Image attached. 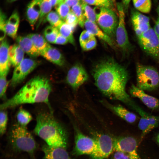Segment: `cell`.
<instances>
[{"instance_id":"11a10c76","label":"cell","mask_w":159,"mask_h":159,"mask_svg":"<svg viewBox=\"0 0 159 159\" xmlns=\"http://www.w3.org/2000/svg\"><path fill=\"white\" fill-rule=\"evenodd\" d=\"M112 2L115 4V0H110Z\"/></svg>"},{"instance_id":"4316f807","label":"cell","mask_w":159,"mask_h":159,"mask_svg":"<svg viewBox=\"0 0 159 159\" xmlns=\"http://www.w3.org/2000/svg\"><path fill=\"white\" fill-rule=\"evenodd\" d=\"M57 29L59 33L66 38L69 42L75 45V40L73 34L74 30L70 25L64 22Z\"/></svg>"},{"instance_id":"816d5d0a","label":"cell","mask_w":159,"mask_h":159,"mask_svg":"<svg viewBox=\"0 0 159 159\" xmlns=\"http://www.w3.org/2000/svg\"><path fill=\"white\" fill-rule=\"evenodd\" d=\"M64 0H58V4L62 3V2H64Z\"/></svg>"},{"instance_id":"db71d44e","label":"cell","mask_w":159,"mask_h":159,"mask_svg":"<svg viewBox=\"0 0 159 159\" xmlns=\"http://www.w3.org/2000/svg\"><path fill=\"white\" fill-rule=\"evenodd\" d=\"M157 140L158 143L159 144V134H158L157 136Z\"/></svg>"},{"instance_id":"8d00e7d4","label":"cell","mask_w":159,"mask_h":159,"mask_svg":"<svg viewBox=\"0 0 159 159\" xmlns=\"http://www.w3.org/2000/svg\"><path fill=\"white\" fill-rule=\"evenodd\" d=\"M0 113V133L3 135L6 129L8 116L7 112L4 110H1Z\"/></svg>"},{"instance_id":"83f0119b","label":"cell","mask_w":159,"mask_h":159,"mask_svg":"<svg viewBox=\"0 0 159 159\" xmlns=\"http://www.w3.org/2000/svg\"><path fill=\"white\" fill-rule=\"evenodd\" d=\"M52 8L49 0H42L39 16L36 26L37 29L44 21L45 18L47 15L51 11Z\"/></svg>"},{"instance_id":"5b68a950","label":"cell","mask_w":159,"mask_h":159,"mask_svg":"<svg viewBox=\"0 0 159 159\" xmlns=\"http://www.w3.org/2000/svg\"><path fill=\"white\" fill-rule=\"evenodd\" d=\"M136 86L144 90L151 91L159 87V73L154 67L137 64L136 66Z\"/></svg>"},{"instance_id":"7bdbcfd3","label":"cell","mask_w":159,"mask_h":159,"mask_svg":"<svg viewBox=\"0 0 159 159\" xmlns=\"http://www.w3.org/2000/svg\"><path fill=\"white\" fill-rule=\"evenodd\" d=\"M97 44V41L95 37L89 42L81 46L82 48L84 51H88L95 48Z\"/></svg>"},{"instance_id":"7402d4cb","label":"cell","mask_w":159,"mask_h":159,"mask_svg":"<svg viewBox=\"0 0 159 159\" xmlns=\"http://www.w3.org/2000/svg\"><path fill=\"white\" fill-rule=\"evenodd\" d=\"M17 44L24 52L31 57H36L40 55V52L34 45L32 40L27 36H19L16 38Z\"/></svg>"},{"instance_id":"6f0895ef","label":"cell","mask_w":159,"mask_h":159,"mask_svg":"<svg viewBox=\"0 0 159 159\" xmlns=\"http://www.w3.org/2000/svg\"><path fill=\"white\" fill-rule=\"evenodd\" d=\"M158 0H155V1H158Z\"/></svg>"},{"instance_id":"7c38bea8","label":"cell","mask_w":159,"mask_h":159,"mask_svg":"<svg viewBox=\"0 0 159 159\" xmlns=\"http://www.w3.org/2000/svg\"><path fill=\"white\" fill-rule=\"evenodd\" d=\"M39 64L40 62L37 60L29 58L24 59L15 68L10 81L11 86L14 87L21 82Z\"/></svg>"},{"instance_id":"74e56055","label":"cell","mask_w":159,"mask_h":159,"mask_svg":"<svg viewBox=\"0 0 159 159\" xmlns=\"http://www.w3.org/2000/svg\"><path fill=\"white\" fill-rule=\"evenodd\" d=\"M7 19L5 13L1 10L0 13V41L4 39L6 34L5 26Z\"/></svg>"},{"instance_id":"9c48e42d","label":"cell","mask_w":159,"mask_h":159,"mask_svg":"<svg viewBox=\"0 0 159 159\" xmlns=\"http://www.w3.org/2000/svg\"><path fill=\"white\" fill-rule=\"evenodd\" d=\"M74 145L72 155L79 156L83 155L90 156L93 153L96 146L95 139L85 135L75 125H73Z\"/></svg>"},{"instance_id":"c3c4849f","label":"cell","mask_w":159,"mask_h":159,"mask_svg":"<svg viewBox=\"0 0 159 159\" xmlns=\"http://www.w3.org/2000/svg\"><path fill=\"white\" fill-rule=\"evenodd\" d=\"M153 29L156 34L159 36V16L156 22Z\"/></svg>"},{"instance_id":"ac0fdd59","label":"cell","mask_w":159,"mask_h":159,"mask_svg":"<svg viewBox=\"0 0 159 159\" xmlns=\"http://www.w3.org/2000/svg\"><path fill=\"white\" fill-rule=\"evenodd\" d=\"M0 42V76H6L11 64L8 55L9 47L6 39H4Z\"/></svg>"},{"instance_id":"f546056e","label":"cell","mask_w":159,"mask_h":159,"mask_svg":"<svg viewBox=\"0 0 159 159\" xmlns=\"http://www.w3.org/2000/svg\"><path fill=\"white\" fill-rule=\"evenodd\" d=\"M16 118L18 124L26 127L32 120V117L28 111L23 108H21L17 113Z\"/></svg>"},{"instance_id":"5bb4252c","label":"cell","mask_w":159,"mask_h":159,"mask_svg":"<svg viewBox=\"0 0 159 159\" xmlns=\"http://www.w3.org/2000/svg\"><path fill=\"white\" fill-rule=\"evenodd\" d=\"M131 19L134 30L138 38L151 28L149 18L136 10H132Z\"/></svg>"},{"instance_id":"f5cc1de1","label":"cell","mask_w":159,"mask_h":159,"mask_svg":"<svg viewBox=\"0 0 159 159\" xmlns=\"http://www.w3.org/2000/svg\"><path fill=\"white\" fill-rule=\"evenodd\" d=\"M18 0H7V1L9 2H12Z\"/></svg>"},{"instance_id":"1f68e13d","label":"cell","mask_w":159,"mask_h":159,"mask_svg":"<svg viewBox=\"0 0 159 159\" xmlns=\"http://www.w3.org/2000/svg\"><path fill=\"white\" fill-rule=\"evenodd\" d=\"M51 26L58 28L64 22L56 11H51L46 16L45 20Z\"/></svg>"},{"instance_id":"f1b7e54d","label":"cell","mask_w":159,"mask_h":159,"mask_svg":"<svg viewBox=\"0 0 159 159\" xmlns=\"http://www.w3.org/2000/svg\"><path fill=\"white\" fill-rule=\"evenodd\" d=\"M133 4L136 9L145 13L150 12L151 9V0H132Z\"/></svg>"},{"instance_id":"ee69618b","label":"cell","mask_w":159,"mask_h":159,"mask_svg":"<svg viewBox=\"0 0 159 159\" xmlns=\"http://www.w3.org/2000/svg\"><path fill=\"white\" fill-rule=\"evenodd\" d=\"M110 157V159H130L125 153L118 151H114Z\"/></svg>"},{"instance_id":"603a6c76","label":"cell","mask_w":159,"mask_h":159,"mask_svg":"<svg viewBox=\"0 0 159 159\" xmlns=\"http://www.w3.org/2000/svg\"><path fill=\"white\" fill-rule=\"evenodd\" d=\"M20 18L18 12L15 11L7 19L5 29L6 34L13 39H16L18 31Z\"/></svg>"},{"instance_id":"9f6ffc18","label":"cell","mask_w":159,"mask_h":159,"mask_svg":"<svg viewBox=\"0 0 159 159\" xmlns=\"http://www.w3.org/2000/svg\"><path fill=\"white\" fill-rule=\"evenodd\" d=\"M157 60H158V62L159 63V57L158 58V59H157Z\"/></svg>"},{"instance_id":"277c9868","label":"cell","mask_w":159,"mask_h":159,"mask_svg":"<svg viewBox=\"0 0 159 159\" xmlns=\"http://www.w3.org/2000/svg\"><path fill=\"white\" fill-rule=\"evenodd\" d=\"M9 138L12 148L17 152H26L32 155L37 149V143L32 135L26 127L18 123L12 126Z\"/></svg>"},{"instance_id":"ffe728a7","label":"cell","mask_w":159,"mask_h":159,"mask_svg":"<svg viewBox=\"0 0 159 159\" xmlns=\"http://www.w3.org/2000/svg\"><path fill=\"white\" fill-rule=\"evenodd\" d=\"M40 55L48 61L59 66L65 63L64 58L60 52L50 44L42 51Z\"/></svg>"},{"instance_id":"7a4b0ae2","label":"cell","mask_w":159,"mask_h":159,"mask_svg":"<svg viewBox=\"0 0 159 159\" xmlns=\"http://www.w3.org/2000/svg\"><path fill=\"white\" fill-rule=\"evenodd\" d=\"M52 90L47 78L37 76L31 79L11 98L0 105L1 110L24 104L44 102L49 104V97Z\"/></svg>"},{"instance_id":"484cf974","label":"cell","mask_w":159,"mask_h":159,"mask_svg":"<svg viewBox=\"0 0 159 159\" xmlns=\"http://www.w3.org/2000/svg\"><path fill=\"white\" fill-rule=\"evenodd\" d=\"M27 36L30 38L35 47L40 53L49 45L45 38L40 34L32 33Z\"/></svg>"},{"instance_id":"e575fe53","label":"cell","mask_w":159,"mask_h":159,"mask_svg":"<svg viewBox=\"0 0 159 159\" xmlns=\"http://www.w3.org/2000/svg\"><path fill=\"white\" fill-rule=\"evenodd\" d=\"M85 3L99 7H104L113 9L114 4L110 0H82Z\"/></svg>"},{"instance_id":"681fc988","label":"cell","mask_w":159,"mask_h":159,"mask_svg":"<svg viewBox=\"0 0 159 159\" xmlns=\"http://www.w3.org/2000/svg\"><path fill=\"white\" fill-rule=\"evenodd\" d=\"M52 7H55L58 4V0H49Z\"/></svg>"},{"instance_id":"e0dca14e","label":"cell","mask_w":159,"mask_h":159,"mask_svg":"<svg viewBox=\"0 0 159 159\" xmlns=\"http://www.w3.org/2000/svg\"><path fill=\"white\" fill-rule=\"evenodd\" d=\"M44 159H74L69 155L66 149L51 147L45 144L42 147Z\"/></svg>"},{"instance_id":"b9f144b4","label":"cell","mask_w":159,"mask_h":159,"mask_svg":"<svg viewBox=\"0 0 159 159\" xmlns=\"http://www.w3.org/2000/svg\"><path fill=\"white\" fill-rule=\"evenodd\" d=\"M0 96L3 98L5 96V92L9 83L6 76H0Z\"/></svg>"},{"instance_id":"f6af8a7d","label":"cell","mask_w":159,"mask_h":159,"mask_svg":"<svg viewBox=\"0 0 159 159\" xmlns=\"http://www.w3.org/2000/svg\"><path fill=\"white\" fill-rule=\"evenodd\" d=\"M69 42L68 39L60 33L58 34L54 44L60 45H64Z\"/></svg>"},{"instance_id":"4fadbf2b","label":"cell","mask_w":159,"mask_h":159,"mask_svg":"<svg viewBox=\"0 0 159 159\" xmlns=\"http://www.w3.org/2000/svg\"><path fill=\"white\" fill-rule=\"evenodd\" d=\"M88 74L84 67L77 63L69 70L66 77L67 84L74 90L78 89L88 80Z\"/></svg>"},{"instance_id":"d6a6232c","label":"cell","mask_w":159,"mask_h":159,"mask_svg":"<svg viewBox=\"0 0 159 159\" xmlns=\"http://www.w3.org/2000/svg\"><path fill=\"white\" fill-rule=\"evenodd\" d=\"M81 4L84 15L86 19L97 24L96 14L94 9H92L88 4L82 1Z\"/></svg>"},{"instance_id":"7dc6e473","label":"cell","mask_w":159,"mask_h":159,"mask_svg":"<svg viewBox=\"0 0 159 159\" xmlns=\"http://www.w3.org/2000/svg\"><path fill=\"white\" fill-rule=\"evenodd\" d=\"M130 1L131 0H122V3L125 12H127V11Z\"/></svg>"},{"instance_id":"d6986e66","label":"cell","mask_w":159,"mask_h":159,"mask_svg":"<svg viewBox=\"0 0 159 159\" xmlns=\"http://www.w3.org/2000/svg\"><path fill=\"white\" fill-rule=\"evenodd\" d=\"M42 1L32 0L27 5L26 16L32 29H34L35 24L39 19Z\"/></svg>"},{"instance_id":"d590c367","label":"cell","mask_w":159,"mask_h":159,"mask_svg":"<svg viewBox=\"0 0 159 159\" xmlns=\"http://www.w3.org/2000/svg\"><path fill=\"white\" fill-rule=\"evenodd\" d=\"M55 7L56 11L63 20H65L71 11L70 7L64 2L58 4Z\"/></svg>"},{"instance_id":"52a82bcc","label":"cell","mask_w":159,"mask_h":159,"mask_svg":"<svg viewBox=\"0 0 159 159\" xmlns=\"http://www.w3.org/2000/svg\"><path fill=\"white\" fill-rule=\"evenodd\" d=\"M116 6L118 13V22L115 32L116 42L124 54L130 53L133 49L129 39L125 26V11L122 3H117Z\"/></svg>"},{"instance_id":"f35d334b","label":"cell","mask_w":159,"mask_h":159,"mask_svg":"<svg viewBox=\"0 0 159 159\" xmlns=\"http://www.w3.org/2000/svg\"><path fill=\"white\" fill-rule=\"evenodd\" d=\"M65 20V22L70 25L73 30L78 24V21L77 17L71 10L67 15Z\"/></svg>"},{"instance_id":"bcb514c9","label":"cell","mask_w":159,"mask_h":159,"mask_svg":"<svg viewBox=\"0 0 159 159\" xmlns=\"http://www.w3.org/2000/svg\"><path fill=\"white\" fill-rule=\"evenodd\" d=\"M64 2L69 7L71 8L75 5L81 4V0H64Z\"/></svg>"},{"instance_id":"8992f818","label":"cell","mask_w":159,"mask_h":159,"mask_svg":"<svg viewBox=\"0 0 159 159\" xmlns=\"http://www.w3.org/2000/svg\"><path fill=\"white\" fill-rule=\"evenodd\" d=\"M95 12L96 22L100 28L112 39L115 35L118 17L113 9L101 7Z\"/></svg>"},{"instance_id":"ab89813d","label":"cell","mask_w":159,"mask_h":159,"mask_svg":"<svg viewBox=\"0 0 159 159\" xmlns=\"http://www.w3.org/2000/svg\"><path fill=\"white\" fill-rule=\"evenodd\" d=\"M95 37L89 31L86 30L83 31L79 37L80 46L89 42Z\"/></svg>"},{"instance_id":"836d02e7","label":"cell","mask_w":159,"mask_h":159,"mask_svg":"<svg viewBox=\"0 0 159 159\" xmlns=\"http://www.w3.org/2000/svg\"><path fill=\"white\" fill-rule=\"evenodd\" d=\"M81 4L72 7L71 8V10L77 17L79 25L81 27H84L86 19H85V18L84 15Z\"/></svg>"},{"instance_id":"3957f363","label":"cell","mask_w":159,"mask_h":159,"mask_svg":"<svg viewBox=\"0 0 159 159\" xmlns=\"http://www.w3.org/2000/svg\"><path fill=\"white\" fill-rule=\"evenodd\" d=\"M36 121L34 132L46 144L66 149L67 144L66 131L51 113H40L37 116Z\"/></svg>"},{"instance_id":"8fae6325","label":"cell","mask_w":159,"mask_h":159,"mask_svg":"<svg viewBox=\"0 0 159 159\" xmlns=\"http://www.w3.org/2000/svg\"><path fill=\"white\" fill-rule=\"evenodd\" d=\"M114 151L125 153L130 159H141L137 151V143L130 136L113 137Z\"/></svg>"},{"instance_id":"44dd1931","label":"cell","mask_w":159,"mask_h":159,"mask_svg":"<svg viewBox=\"0 0 159 159\" xmlns=\"http://www.w3.org/2000/svg\"><path fill=\"white\" fill-rule=\"evenodd\" d=\"M84 27L86 30L90 32L94 36L97 37L111 47H115V44L112 39L100 29L97 25V24L86 19Z\"/></svg>"},{"instance_id":"f907efd6","label":"cell","mask_w":159,"mask_h":159,"mask_svg":"<svg viewBox=\"0 0 159 159\" xmlns=\"http://www.w3.org/2000/svg\"><path fill=\"white\" fill-rule=\"evenodd\" d=\"M157 12L159 16V4L157 9Z\"/></svg>"},{"instance_id":"9a60e30c","label":"cell","mask_w":159,"mask_h":159,"mask_svg":"<svg viewBox=\"0 0 159 159\" xmlns=\"http://www.w3.org/2000/svg\"><path fill=\"white\" fill-rule=\"evenodd\" d=\"M131 96L140 99L148 108L153 110L159 108V99L146 93L132 84L129 90Z\"/></svg>"},{"instance_id":"6da1fadb","label":"cell","mask_w":159,"mask_h":159,"mask_svg":"<svg viewBox=\"0 0 159 159\" xmlns=\"http://www.w3.org/2000/svg\"><path fill=\"white\" fill-rule=\"evenodd\" d=\"M92 74L96 86L106 96L120 101L132 109L136 105L126 90L129 73L114 59L108 58L97 63L92 69Z\"/></svg>"},{"instance_id":"4dcf8cb0","label":"cell","mask_w":159,"mask_h":159,"mask_svg":"<svg viewBox=\"0 0 159 159\" xmlns=\"http://www.w3.org/2000/svg\"><path fill=\"white\" fill-rule=\"evenodd\" d=\"M59 34L57 28L51 26L46 27L44 32V38L48 42L51 43H54Z\"/></svg>"},{"instance_id":"cb8c5ba5","label":"cell","mask_w":159,"mask_h":159,"mask_svg":"<svg viewBox=\"0 0 159 159\" xmlns=\"http://www.w3.org/2000/svg\"><path fill=\"white\" fill-rule=\"evenodd\" d=\"M24 53L17 44L9 46L8 55L11 64L15 67L19 65L24 59Z\"/></svg>"},{"instance_id":"2e32d148","label":"cell","mask_w":159,"mask_h":159,"mask_svg":"<svg viewBox=\"0 0 159 159\" xmlns=\"http://www.w3.org/2000/svg\"><path fill=\"white\" fill-rule=\"evenodd\" d=\"M102 102L117 116L129 123H133L137 119V116L135 113L120 105H112L104 101Z\"/></svg>"},{"instance_id":"60d3db41","label":"cell","mask_w":159,"mask_h":159,"mask_svg":"<svg viewBox=\"0 0 159 159\" xmlns=\"http://www.w3.org/2000/svg\"><path fill=\"white\" fill-rule=\"evenodd\" d=\"M145 114L148 120L152 130L158 126L159 125V116L152 115L145 111Z\"/></svg>"},{"instance_id":"30bf717a","label":"cell","mask_w":159,"mask_h":159,"mask_svg":"<svg viewBox=\"0 0 159 159\" xmlns=\"http://www.w3.org/2000/svg\"><path fill=\"white\" fill-rule=\"evenodd\" d=\"M142 49L157 60L159 57V36L150 28L138 38Z\"/></svg>"},{"instance_id":"d4e9b609","label":"cell","mask_w":159,"mask_h":159,"mask_svg":"<svg viewBox=\"0 0 159 159\" xmlns=\"http://www.w3.org/2000/svg\"><path fill=\"white\" fill-rule=\"evenodd\" d=\"M134 110L138 112L141 117L138 123V127L142 132V138H143L152 130L148 120L145 115V111L137 105Z\"/></svg>"},{"instance_id":"ba28073f","label":"cell","mask_w":159,"mask_h":159,"mask_svg":"<svg viewBox=\"0 0 159 159\" xmlns=\"http://www.w3.org/2000/svg\"><path fill=\"white\" fill-rule=\"evenodd\" d=\"M92 133L96 141V146L90 156L92 159H107L114 151L113 137L106 134Z\"/></svg>"}]
</instances>
